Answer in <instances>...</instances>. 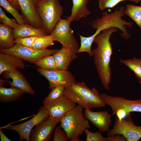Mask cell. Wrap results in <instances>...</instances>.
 Listing matches in <instances>:
<instances>
[{
  "mask_svg": "<svg viewBox=\"0 0 141 141\" xmlns=\"http://www.w3.org/2000/svg\"><path fill=\"white\" fill-rule=\"evenodd\" d=\"M118 28L112 27L103 30L102 33L95 37L93 43L97 47L91 50L94 63L102 83L107 90L110 88L111 83V71L110 66L111 57L113 51L109 41L112 34L117 31Z\"/></svg>",
  "mask_w": 141,
  "mask_h": 141,
  "instance_id": "cell-1",
  "label": "cell"
},
{
  "mask_svg": "<svg viewBox=\"0 0 141 141\" xmlns=\"http://www.w3.org/2000/svg\"><path fill=\"white\" fill-rule=\"evenodd\" d=\"M63 95L84 109L101 108L105 105L98 90L94 87L89 88L84 81L76 82L65 88Z\"/></svg>",
  "mask_w": 141,
  "mask_h": 141,
  "instance_id": "cell-2",
  "label": "cell"
},
{
  "mask_svg": "<svg viewBox=\"0 0 141 141\" xmlns=\"http://www.w3.org/2000/svg\"><path fill=\"white\" fill-rule=\"evenodd\" d=\"M83 109L78 104L61 119L60 126L66 133L68 140L81 141L79 136L90 127L89 121L84 116Z\"/></svg>",
  "mask_w": 141,
  "mask_h": 141,
  "instance_id": "cell-3",
  "label": "cell"
},
{
  "mask_svg": "<svg viewBox=\"0 0 141 141\" xmlns=\"http://www.w3.org/2000/svg\"><path fill=\"white\" fill-rule=\"evenodd\" d=\"M125 9L124 7L122 6L119 10L117 8L111 13L106 11L103 12L101 17L96 18L92 20L91 23L92 27L99 33L105 29L116 27L121 31L122 33L120 35L125 39H129L131 35L128 33L127 26L132 28L133 23L122 19V17L126 15Z\"/></svg>",
  "mask_w": 141,
  "mask_h": 141,
  "instance_id": "cell-4",
  "label": "cell"
},
{
  "mask_svg": "<svg viewBox=\"0 0 141 141\" xmlns=\"http://www.w3.org/2000/svg\"><path fill=\"white\" fill-rule=\"evenodd\" d=\"M37 12L42 21L43 28L50 34L63 13L59 0H40L36 5Z\"/></svg>",
  "mask_w": 141,
  "mask_h": 141,
  "instance_id": "cell-5",
  "label": "cell"
},
{
  "mask_svg": "<svg viewBox=\"0 0 141 141\" xmlns=\"http://www.w3.org/2000/svg\"><path fill=\"white\" fill-rule=\"evenodd\" d=\"M105 105L112 110L111 115H115L119 120L130 114L131 112L141 113V99L131 100L120 96H113L105 93L101 94Z\"/></svg>",
  "mask_w": 141,
  "mask_h": 141,
  "instance_id": "cell-6",
  "label": "cell"
},
{
  "mask_svg": "<svg viewBox=\"0 0 141 141\" xmlns=\"http://www.w3.org/2000/svg\"><path fill=\"white\" fill-rule=\"evenodd\" d=\"M119 134L123 136L127 141H138L141 138V126L135 125L131 114L119 120L116 117L113 128L107 131V137Z\"/></svg>",
  "mask_w": 141,
  "mask_h": 141,
  "instance_id": "cell-7",
  "label": "cell"
},
{
  "mask_svg": "<svg viewBox=\"0 0 141 141\" xmlns=\"http://www.w3.org/2000/svg\"><path fill=\"white\" fill-rule=\"evenodd\" d=\"M71 22L67 18L61 19L51 34L54 41L59 42L62 46L77 53L79 45L70 27Z\"/></svg>",
  "mask_w": 141,
  "mask_h": 141,
  "instance_id": "cell-8",
  "label": "cell"
},
{
  "mask_svg": "<svg viewBox=\"0 0 141 141\" xmlns=\"http://www.w3.org/2000/svg\"><path fill=\"white\" fill-rule=\"evenodd\" d=\"M59 50L58 49L36 50L15 44L13 47L0 49V51L1 53L13 55L33 63L43 57L54 54Z\"/></svg>",
  "mask_w": 141,
  "mask_h": 141,
  "instance_id": "cell-9",
  "label": "cell"
},
{
  "mask_svg": "<svg viewBox=\"0 0 141 141\" xmlns=\"http://www.w3.org/2000/svg\"><path fill=\"white\" fill-rule=\"evenodd\" d=\"M37 71L48 80L49 88L52 89L56 87L62 86L66 88L77 82L75 77L67 70L57 69L48 70L40 68Z\"/></svg>",
  "mask_w": 141,
  "mask_h": 141,
  "instance_id": "cell-10",
  "label": "cell"
},
{
  "mask_svg": "<svg viewBox=\"0 0 141 141\" xmlns=\"http://www.w3.org/2000/svg\"><path fill=\"white\" fill-rule=\"evenodd\" d=\"M48 117L47 111L43 105L40 107L37 114L29 120L17 125H10L5 128L17 132L19 135L20 141L24 139L29 141L30 133L33 127Z\"/></svg>",
  "mask_w": 141,
  "mask_h": 141,
  "instance_id": "cell-11",
  "label": "cell"
},
{
  "mask_svg": "<svg viewBox=\"0 0 141 141\" xmlns=\"http://www.w3.org/2000/svg\"><path fill=\"white\" fill-rule=\"evenodd\" d=\"M62 117H48L35 126L31 130L30 141H49L56 125L60 122Z\"/></svg>",
  "mask_w": 141,
  "mask_h": 141,
  "instance_id": "cell-12",
  "label": "cell"
},
{
  "mask_svg": "<svg viewBox=\"0 0 141 141\" xmlns=\"http://www.w3.org/2000/svg\"><path fill=\"white\" fill-rule=\"evenodd\" d=\"M76 103L63 95L52 101L43 104L47 111L48 117H62L76 105Z\"/></svg>",
  "mask_w": 141,
  "mask_h": 141,
  "instance_id": "cell-13",
  "label": "cell"
},
{
  "mask_svg": "<svg viewBox=\"0 0 141 141\" xmlns=\"http://www.w3.org/2000/svg\"><path fill=\"white\" fill-rule=\"evenodd\" d=\"M21 14L27 24L38 28H43L41 19L36 9L38 0H18Z\"/></svg>",
  "mask_w": 141,
  "mask_h": 141,
  "instance_id": "cell-14",
  "label": "cell"
},
{
  "mask_svg": "<svg viewBox=\"0 0 141 141\" xmlns=\"http://www.w3.org/2000/svg\"><path fill=\"white\" fill-rule=\"evenodd\" d=\"M84 114L85 118L99 131L105 132L109 130L111 122V115L107 111L95 112L90 109H85Z\"/></svg>",
  "mask_w": 141,
  "mask_h": 141,
  "instance_id": "cell-15",
  "label": "cell"
},
{
  "mask_svg": "<svg viewBox=\"0 0 141 141\" xmlns=\"http://www.w3.org/2000/svg\"><path fill=\"white\" fill-rule=\"evenodd\" d=\"M3 73L5 79L11 78L12 79V81H8L11 86L18 88L30 94H34V90L24 76L17 69L6 71Z\"/></svg>",
  "mask_w": 141,
  "mask_h": 141,
  "instance_id": "cell-16",
  "label": "cell"
},
{
  "mask_svg": "<svg viewBox=\"0 0 141 141\" xmlns=\"http://www.w3.org/2000/svg\"><path fill=\"white\" fill-rule=\"evenodd\" d=\"M12 33L15 39L31 37H39L48 35L43 28H37L27 23L18 24L13 29Z\"/></svg>",
  "mask_w": 141,
  "mask_h": 141,
  "instance_id": "cell-17",
  "label": "cell"
},
{
  "mask_svg": "<svg viewBox=\"0 0 141 141\" xmlns=\"http://www.w3.org/2000/svg\"><path fill=\"white\" fill-rule=\"evenodd\" d=\"M77 54L68 49L62 46L53 55L58 69L67 70L71 63L78 57Z\"/></svg>",
  "mask_w": 141,
  "mask_h": 141,
  "instance_id": "cell-18",
  "label": "cell"
},
{
  "mask_svg": "<svg viewBox=\"0 0 141 141\" xmlns=\"http://www.w3.org/2000/svg\"><path fill=\"white\" fill-rule=\"evenodd\" d=\"M25 68L22 59L13 55L0 53V74L6 71Z\"/></svg>",
  "mask_w": 141,
  "mask_h": 141,
  "instance_id": "cell-19",
  "label": "cell"
},
{
  "mask_svg": "<svg viewBox=\"0 0 141 141\" xmlns=\"http://www.w3.org/2000/svg\"><path fill=\"white\" fill-rule=\"evenodd\" d=\"M90 0H72L73 6L69 16L66 17L71 22L78 21L82 18L89 15L91 11L87 5Z\"/></svg>",
  "mask_w": 141,
  "mask_h": 141,
  "instance_id": "cell-20",
  "label": "cell"
},
{
  "mask_svg": "<svg viewBox=\"0 0 141 141\" xmlns=\"http://www.w3.org/2000/svg\"><path fill=\"white\" fill-rule=\"evenodd\" d=\"M13 29L0 24V49H8L13 47L15 44L12 33Z\"/></svg>",
  "mask_w": 141,
  "mask_h": 141,
  "instance_id": "cell-21",
  "label": "cell"
},
{
  "mask_svg": "<svg viewBox=\"0 0 141 141\" xmlns=\"http://www.w3.org/2000/svg\"><path fill=\"white\" fill-rule=\"evenodd\" d=\"M24 93V91L18 88L13 87L6 88L0 84V101L7 103L17 100Z\"/></svg>",
  "mask_w": 141,
  "mask_h": 141,
  "instance_id": "cell-22",
  "label": "cell"
},
{
  "mask_svg": "<svg viewBox=\"0 0 141 141\" xmlns=\"http://www.w3.org/2000/svg\"><path fill=\"white\" fill-rule=\"evenodd\" d=\"M120 62L134 72L139 83L141 84V59L134 57L129 59H121Z\"/></svg>",
  "mask_w": 141,
  "mask_h": 141,
  "instance_id": "cell-23",
  "label": "cell"
},
{
  "mask_svg": "<svg viewBox=\"0 0 141 141\" xmlns=\"http://www.w3.org/2000/svg\"><path fill=\"white\" fill-rule=\"evenodd\" d=\"M33 63L36 66L45 70L58 69L53 55L43 57Z\"/></svg>",
  "mask_w": 141,
  "mask_h": 141,
  "instance_id": "cell-24",
  "label": "cell"
},
{
  "mask_svg": "<svg viewBox=\"0 0 141 141\" xmlns=\"http://www.w3.org/2000/svg\"><path fill=\"white\" fill-rule=\"evenodd\" d=\"M54 41L51 34L38 37L33 44L32 48L38 50H44L54 45Z\"/></svg>",
  "mask_w": 141,
  "mask_h": 141,
  "instance_id": "cell-25",
  "label": "cell"
},
{
  "mask_svg": "<svg viewBox=\"0 0 141 141\" xmlns=\"http://www.w3.org/2000/svg\"><path fill=\"white\" fill-rule=\"evenodd\" d=\"M125 13L126 15L132 19L141 29V6L128 4L125 9Z\"/></svg>",
  "mask_w": 141,
  "mask_h": 141,
  "instance_id": "cell-26",
  "label": "cell"
},
{
  "mask_svg": "<svg viewBox=\"0 0 141 141\" xmlns=\"http://www.w3.org/2000/svg\"><path fill=\"white\" fill-rule=\"evenodd\" d=\"M80 40V45L77 52L79 54L82 52L87 53L90 56H92L91 46L94 40L97 36L95 33L89 37H85L79 34Z\"/></svg>",
  "mask_w": 141,
  "mask_h": 141,
  "instance_id": "cell-27",
  "label": "cell"
},
{
  "mask_svg": "<svg viewBox=\"0 0 141 141\" xmlns=\"http://www.w3.org/2000/svg\"><path fill=\"white\" fill-rule=\"evenodd\" d=\"M0 5L13 16L18 24L26 23L22 15L19 14L18 10L14 7L7 0H0Z\"/></svg>",
  "mask_w": 141,
  "mask_h": 141,
  "instance_id": "cell-28",
  "label": "cell"
},
{
  "mask_svg": "<svg viewBox=\"0 0 141 141\" xmlns=\"http://www.w3.org/2000/svg\"><path fill=\"white\" fill-rule=\"evenodd\" d=\"M98 6L99 10L103 11L108 8H112L121 2L129 1L137 3L141 0H97Z\"/></svg>",
  "mask_w": 141,
  "mask_h": 141,
  "instance_id": "cell-29",
  "label": "cell"
},
{
  "mask_svg": "<svg viewBox=\"0 0 141 141\" xmlns=\"http://www.w3.org/2000/svg\"><path fill=\"white\" fill-rule=\"evenodd\" d=\"M65 88L64 86H59L52 89L48 96L44 100L43 104L54 101L61 97L63 95Z\"/></svg>",
  "mask_w": 141,
  "mask_h": 141,
  "instance_id": "cell-30",
  "label": "cell"
},
{
  "mask_svg": "<svg viewBox=\"0 0 141 141\" xmlns=\"http://www.w3.org/2000/svg\"><path fill=\"white\" fill-rule=\"evenodd\" d=\"M86 141H108L107 137H104L100 131L92 132L88 129L85 130Z\"/></svg>",
  "mask_w": 141,
  "mask_h": 141,
  "instance_id": "cell-31",
  "label": "cell"
},
{
  "mask_svg": "<svg viewBox=\"0 0 141 141\" xmlns=\"http://www.w3.org/2000/svg\"><path fill=\"white\" fill-rule=\"evenodd\" d=\"M0 22L3 24L13 29L18 25L15 19L8 17L1 7H0Z\"/></svg>",
  "mask_w": 141,
  "mask_h": 141,
  "instance_id": "cell-32",
  "label": "cell"
},
{
  "mask_svg": "<svg viewBox=\"0 0 141 141\" xmlns=\"http://www.w3.org/2000/svg\"><path fill=\"white\" fill-rule=\"evenodd\" d=\"M53 141H67L68 140L67 134L60 126H57L54 131Z\"/></svg>",
  "mask_w": 141,
  "mask_h": 141,
  "instance_id": "cell-33",
  "label": "cell"
},
{
  "mask_svg": "<svg viewBox=\"0 0 141 141\" xmlns=\"http://www.w3.org/2000/svg\"><path fill=\"white\" fill-rule=\"evenodd\" d=\"M37 37H31L17 38L15 39V44L21 45L24 46L32 48V45Z\"/></svg>",
  "mask_w": 141,
  "mask_h": 141,
  "instance_id": "cell-34",
  "label": "cell"
},
{
  "mask_svg": "<svg viewBox=\"0 0 141 141\" xmlns=\"http://www.w3.org/2000/svg\"><path fill=\"white\" fill-rule=\"evenodd\" d=\"M108 141H126L125 137L122 135L117 134L115 136L107 137Z\"/></svg>",
  "mask_w": 141,
  "mask_h": 141,
  "instance_id": "cell-35",
  "label": "cell"
},
{
  "mask_svg": "<svg viewBox=\"0 0 141 141\" xmlns=\"http://www.w3.org/2000/svg\"><path fill=\"white\" fill-rule=\"evenodd\" d=\"M17 10H21V8L18 0H7Z\"/></svg>",
  "mask_w": 141,
  "mask_h": 141,
  "instance_id": "cell-36",
  "label": "cell"
},
{
  "mask_svg": "<svg viewBox=\"0 0 141 141\" xmlns=\"http://www.w3.org/2000/svg\"><path fill=\"white\" fill-rule=\"evenodd\" d=\"M0 136L1 141H11L10 140L8 139L4 134L2 130H0Z\"/></svg>",
  "mask_w": 141,
  "mask_h": 141,
  "instance_id": "cell-37",
  "label": "cell"
},
{
  "mask_svg": "<svg viewBox=\"0 0 141 141\" xmlns=\"http://www.w3.org/2000/svg\"><path fill=\"white\" fill-rule=\"evenodd\" d=\"M38 0V1H39V0Z\"/></svg>",
  "mask_w": 141,
  "mask_h": 141,
  "instance_id": "cell-38",
  "label": "cell"
}]
</instances>
